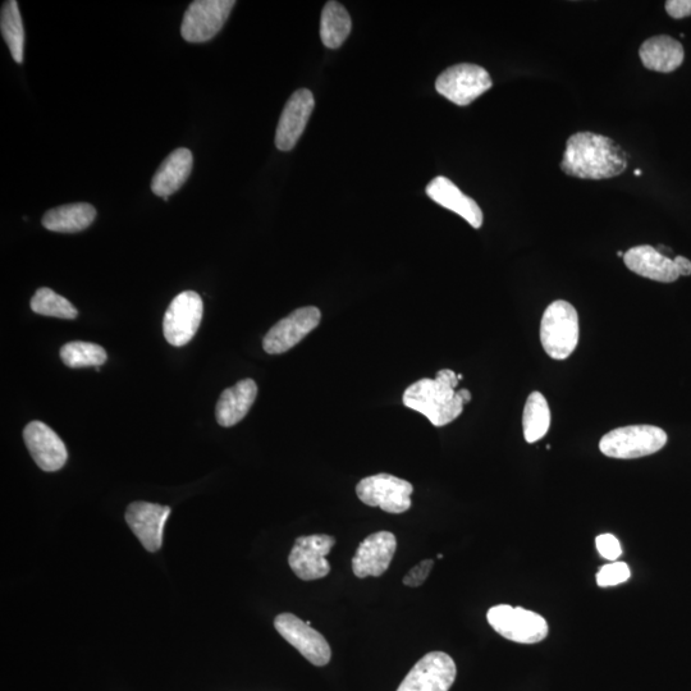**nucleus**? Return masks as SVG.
Wrapping results in <instances>:
<instances>
[{"label": "nucleus", "mask_w": 691, "mask_h": 691, "mask_svg": "<svg viewBox=\"0 0 691 691\" xmlns=\"http://www.w3.org/2000/svg\"><path fill=\"white\" fill-rule=\"evenodd\" d=\"M397 549V539L390 532L369 535L352 558V571L360 579L382 576L388 570Z\"/></svg>", "instance_id": "16"}, {"label": "nucleus", "mask_w": 691, "mask_h": 691, "mask_svg": "<svg viewBox=\"0 0 691 691\" xmlns=\"http://www.w3.org/2000/svg\"><path fill=\"white\" fill-rule=\"evenodd\" d=\"M674 262L676 264V269L677 272H679L680 277L691 276V262L689 259L684 258V256H676Z\"/></svg>", "instance_id": "33"}, {"label": "nucleus", "mask_w": 691, "mask_h": 691, "mask_svg": "<svg viewBox=\"0 0 691 691\" xmlns=\"http://www.w3.org/2000/svg\"><path fill=\"white\" fill-rule=\"evenodd\" d=\"M634 173L636 176L642 175V171H639V169H636V171Z\"/></svg>", "instance_id": "35"}, {"label": "nucleus", "mask_w": 691, "mask_h": 691, "mask_svg": "<svg viewBox=\"0 0 691 691\" xmlns=\"http://www.w3.org/2000/svg\"><path fill=\"white\" fill-rule=\"evenodd\" d=\"M456 675V663L447 653H428L411 668L397 691H450Z\"/></svg>", "instance_id": "11"}, {"label": "nucleus", "mask_w": 691, "mask_h": 691, "mask_svg": "<svg viewBox=\"0 0 691 691\" xmlns=\"http://www.w3.org/2000/svg\"><path fill=\"white\" fill-rule=\"evenodd\" d=\"M624 255H625V254L622 253V251H619V253H617V256H619V258H624Z\"/></svg>", "instance_id": "36"}, {"label": "nucleus", "mask_w": 691, "mask_h": 691, "mask_svg": "<svg viewBox=\"0 0 691 691\" xmlns=\"http://www.w3.org/2000/svg\"><path fill=\"white\" fill-rule=\"evenodd\" d=\"M433 566V560H425L420 562L419 565L413 567V569L409 571V574L405 576L404 584L411 588L420 587V585H423L424 581L428 579Z\"/></svg>", "instance_id": "31"}, {"label": "nucleus", "mask_w": 691, "mask_h": 691, "mask_svg": "<svg viewBox=\"0 0 691 691\" xmlns=\"http://www.w3.org/2000/svg\"><path fill=\"white\" fill-rule=\"evenodd\" d=\"M549 427H551V410H549L546 397L541 392L530 393L523 415L525 441L538 442L546 436Z\"/></svg>", "instance_id": "25"}, {"label": "nucleus", "mask_w": 691, "mask_h": 691, "mask_svg": "<svg viewBox=\"0 0 691 691\" xmlns=\"http://www.w3.org/2000/svg\"><path fill=\"white\" fill-rule=\"evenodd\" d=\"M668 15L676 20L691 16V0H668L666 2Z\"/></svg>", "instance_id": "32"}, {"label": "nucleus", "mask_w": 691, "mask_h": 691, "mask_svg": "<svg viewBox=\"0 0 691 691\" xmlns=\"http://www.w3.org/2000/svg\"><path fill=\"white\" fill-rule=\"evenodd\" d=\"M630 576L631 571L628 564H625V562H611V564L604 565L599 569L597 584L601 588L615 587V585L626 583Z\"/></svg>", "instance_id": "29"}, {"label": "nucleus", "mask_w": 691, "mask_h": 691, "mask_svg": "<svg viewBox=\"0 0 691 691\" xmlns=\"http://www.w3.org/2000/svg\"><path fill=\"white\" fill-rule=\"evenodd\" d=\"M596 546L599 555H601L603 558H606V560L608 561L615 562L616 560H619V558L622 555L621 544L619 542V539H617L615 535H598L596 539Z\"/></svg>", "instance_id": "30"}, {"label": "nucleus", "mask_w": 691, "mask_h": 691, "mask_svg": "<svg viewBox=\"0 0 691 691\" xmlns=\"http://www.w3.org/2000/svg\"><path fill=\"white\" fill-rule=\"evenodd\" d=\"M541 342L547 355L555 360H565L575 351L579 343V315L570 302H552L544 311Z\"/></svg>", "instance_id": "3"}, {"label": "nucleus", "mask_w": 691, "mask_h": 691, "mask_svg": "<svg viewBox=\"0 0 691 691\" xmlns=\"http://www.w3.org/2000/svg\"><path fill=\"white\" fill-rule=\"evenodd\" d=\"M235 0H196L183 16L181 35L189 43L212 40L230 17Z\"/></svg>", "instance_id": "8"}, {"label": "nucleus", "mask_w": 691, "mask_h": 691, "mask_svg": "<svg viewBox=\"0 0 691 691\" xmlns=\"http://www.w3.org/2000/svg\"><path fill=\"white\" fill-rule=\"evenodd\" d=\"M352 22L347 9L338 2H328L320 20V38L329 49L340 48L349 38Z\"/></svg>", "instance_id": "24"}, {"label": "nucleus", "mask_w": 691, "mask_h": 691, "mask_svg": "<svg viewBox=\"0 0 691 691\" xmlns=\"http://www.w3.org/2000/svg\"><path fill=\"white\" fill-rule=\"evenodd\" d=\"M493 82L489 73L477 64L461 63L439 75L436 89L450 102L466 107L487 93Z\"/></svg>", "instance_id": "6"}, {"label": "nucleus", "mask_w": 691, "mask_h": 691, "mask_svg": "<svg viewBox=\"0 0 691 691\" xmlns=\"http://www.w3.org/2000/svg\"><path fill=\"white\" fill-rule=\"evenodd\" d=\"M489 625L503 638L520 644L542 642L548 635L546 619L523 607L498 604L487 613Z\"/></svg>", "instance_id": "5"}, {"label": "nucleus", "mask_w": 691, "mask_h": 691, "mask_svg": "<svg viewBox=\"0 0 691 691\" xmlns=\"http://www.w3.org/2000/svg\"><path fill=\"white\" fill-rule=\"evenodd\" d=\"M256 396H258V386L250 378L242 379L235 386L224 390L215 407V418L218 424L224 428L239 424L249 413Z\"/></svg>", "instance_id": "20"}, {"label": "nucleus", "mask_w": 691, "mask_h": 691, "mask_svg": "<svg viewBox=\"0 0 691 691\" xmlns=\"http://www.w3.org/2000/svg\"><path fill=\"white\" fill-rule=\"evenodd\" d=\"M413 484L390 474L364 478L356 485L359 500L370 507H379L388 514H404L411 507Z\"/></svg>", "instance_id": "7"}, {"label": "nucleus", "mask_w": 691, "mask_h": 691, "mask_svg": "<svg viewBox=\"0 0 691 691\" xmlns=\"http://www.w3.org/2000/svg\"><path fill=\"white\" fill-rule=\"evenodd\" d=\"M336 544L331 535L317 534L296 539L294 548L288 557V564L297 578L313 581L326 578L331 572L327 556Z\"/></svg>", "instance_id": "12"}, {"label": "nucleus", "mask_w": 691, "mask_h": 691, "mask_svg": "<svg viewBox=\"0 0 691 691\" xmlns=\"http://www.w3.org/2000/svg\"><path fill=\"white\" fill-rule=\"evenodd\" d=\"M320 320L322 313L315 306L292 311L286 318L279 320L264 337V351L269 355H279L291 350L319 326Z\"/></svg>", "instance_id": "13"}, {"label": "nucleus", "mask_w": 691, "mask_h": 691, "mask_svg": "<svg viewBox=\"0 0 691 691\" xmlns=\"http://www.w3.org/2000/svg\"><path fill=\"white\" fill-rule=\"evenodd\" d=\"M194 157L189 149L180 148L169 154L151 181V191L167 201L190 177Z\"/></svg>", "instance_id": "21"}, {"label": "nucleus", "mask_w": 691, "mask_h": 691, "mask_svg": "<svg viewBox=\"0 0 691 691\" xmlns=\"http://www.w3.org/2000/svg\"><path fill=\"white\" fill-rule=\"evenodd\" d=\"M204 305L199 294L185 291L177 295L169 305L163 320V333L169 345H187L203 320Z\"/></svg>", "instance_id": "9"}, {"label": "nucleus", "mask_w": 691, "mask_h": 691, "mask_svg": "<svg viewBox=\"0 0 691 691\" xmlns=\"http://www.w3.org/2000/svg\"><path fill=\"white\" fill-rule=\"evenodd\" d=\"M427 195L434 203L459 214L471 227L478 230V228L483 226L482 209L475 203V200L466 196L448 178L442 176L434 178L427 186Z\"/></svg>", "instance_id": "19"}, {"label": "nucleus", "mask_w": 691, "mask_h": 691, "mask_svg": "<svg viewBox=\"0 0 691 691\" xmlns=\"http://www.w3.org/2000/svg\"><path fill=\"white\" fill-rule=\"evenodd\" d=\"M626 267L640 277L661 283H672L680 278L674 259L663 255L653 246L633 247L624 255Z\"/></svg>", "instance_id": "18"}, {"label": "nucleus", "mask_w": 691, "mask_h": 691, "mask_svg": "<svg viewBox=\"0 0 691 691\" xmlns=\"http://www.w3.org/2000/svg\"><path fill=\"white\" fill-rule=\"evenodd\" d=\"M457 378H459V381H462V378L464 377H462V374H457Z\"/></svg>", "instance_id": "37"}, {"label": "nucleus", "mask_w": 691, "mask_h": 691, "mask_svg": "<svg viewBox=\"0 0 691 691\" xmlns=\"http://www.w3.org/2000/svg\"><path fill=\"white\" fill-rule=\"evenodd\" d=\"M314 107V95L310 90L301 89L292 94L278 122L276 146L279 150L290 151L295 148L304 134Z\"/></svg>", "instance_id": "17"}, {"label": "nucleus", "mask_w": 691, "mask_h": 691, "mask_svg": "<svg viewBox=\"0 0 691 691\" xmlns=\"http://www.w3.org/2000/svg\"><path fill=\"white\" fill-rule=\"evenodd\" d=\"M459 382L453 370H439L436 378H424L411 384L402 401L409 409L427 416L434 427H445L464 411L465 402L456 391Z\"/></svg>", "instance_id": "2"}, {"label": "nucleus", "mask_w": 691, "mask_h": 691, "mask_svg": "<svg viewBox=\"0 0 691 691\" xmlns=\"http://www.w3.org/2000/svg\"><path fill=\"white\" fill-rule=\"evenodd\" d=\"M274 628L311 665L322 667L331 661V647L322 634L311 628L310 621L304 622L292 613H281L274 620Z\"/></svg>", "instance_id": "10"}, {"label": "nucleus", "mask_w": 691, "mask_h": 691, "mask_svg": "<svg viewBox=\"0 0 691 691\" xmlns=\"http://www.w3.org/2000/svg\"><path fill=\"white\" fill-rule=\"evenodd\" d=\"M24 441L41 470L53 473L66 465L67 447L54 430L41 421H31L24 429Z\"/></svg>", "instance_id": "15"}, {"label": "nucleus", "mask_w": 691, "mask_h": 691, "mask_svg": "<svg viewBox=\"0 0 691 691\" xmlns=\"http://www.w3.org/2000/svg\"><path fill=\"white\" fill-rule=\"evenodd\" d=\"M667 433L654 425H629L613 429L599 442L607 457L620 460L639 459L661 451L667 445Z\"/></svg>", "instance_id": "4"}, {"label": "nucleus", "mask_w": 691, "mask_h": 691, "mask_svg": "<svg viewBox=\"0 0 691 691\" xmlns=\"http://www.w3.org/2000/svg\"><path fill=\"white\" fill-rule=\"evenodd\" d=\"M628 154L610 137L578 132L567 140L561 169L566 175L583 180H607L622 175L628 168Z\"/></svg>", "instance_id": "1"}, {"label": "nucleus", "mask_w": 691, "mask_h": 691, "mask_svg": "<svg viewBox=\"0 0 691 691\" xmlns=\"http://www.w3.org/2000/svg\"><path fill=\"white\" fill-rule=\"evenodd\" d=\"M639 56L648 70L668 73L683 64L685 52L680 41L668 35H658L644 41Z\"/></svg>", "instance_id": "22"}, {"label": "nucleus", "mask_w": 691, "mask_h": 691, "mask_svg": "<svg viewBox=\"0 0 691 691\" xmlns=\"http://www.w3.org/2000/svg\"><path fill=\"white\" fill-rule=\"evenodd\" d=\"M96 209L88 203L62 205L50 209L43 217V226L48 231L76 233L86 230L95 221Z\"/></svg>", "instance_id": "23"}, {"label": "nucleus", "mask_w": 691, "mask_h": 691, "mask_svg": "<svg viewBox=\"0 0 691 691\" xmlns=\"http://www.w3.org/2000/svg\"><path fill=\"white\" fill-rule=\"evenodd\" d=\"M169 515L171 507L137 501L127 507L126 523L146 551L157 552L162 548L164 525Z\"/></svg>", "instance_id": "14"}, {"label": "nucleus", "mask_w": 691, "mask_h": 691, "mask_svg": "<svg viewBox=\"0 0 691 691\" xmlns=\"http://www.w3.org/2000/svg\"><path fill=\"white\" fill-rule=\"evenodd\" d=\"M460 395L462 397V400H464L465 405L469 404L471 401V392L469 390H466V388H462V390L459 391Z\"/></svg>", "instance_id": "34"}, {"label": "nucleus", "mask_w": 691, "mask_h": 691, "mask_svg": "<svg viewBox=\"0 0 691 691\" xmlns=\"http://www.w3.org/2000/svg\"><path fill=\"white\" fill-rule=\"evenodd\" d=\"M59 356L68 368L80 369L95 366L99 368L108 359L107 352L102 346L90 342H70L62 346Z\"/></svg>", "instance_id": "27"}, {"label": "nucleus", "mask_w": 691, "mask_h": 691, "mask_svg": "<svg viewBox=\"0 0 691 691\" xmlns=\"http://www.w3.org/2000/svg\"><path fill=\"white\" fill-rule=\"evenodd\" d=\"M0 30L13 61L24 62L25 30L16 0H8L3 4L2 12H0Z\"/></svg>", "instance_id": "26"}, {"label": "nucleus", "mask_w": 691, "mask_h": 691, "mask_svg": "<svg viewBox=\"0 0 691 691\" xmlns=\"http://www.w3.org/2000/svg\"><path fill=\"white\" fill-rule=\"evenodd\" d=\"M30 306L34 313L44 315V317L59 319H76L79 317V311L70 301L48 287L39 288L35 292Z\"/></svg>", "instance_id": "28"}]
</instances>
